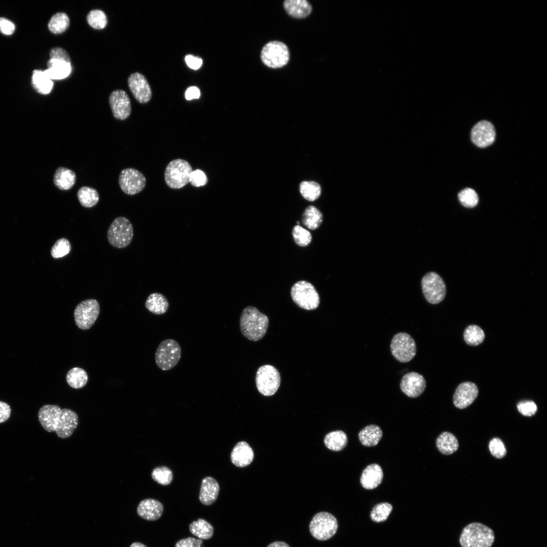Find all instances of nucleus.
Instances as JSON below:
<instances>
[{"label": "nucleus", "instance_id": "473e14b6", "mask_svg": "<svg viewBox=\"0 0 547 547\" xmlns=\"http://www.w3.org/2000/svg\"><path fill=\"white\" fill-rule=\"evenodd\" d=\"M190 532L201 539L211 538L214 533L212 525L203 519L192 522L189 526Z\"/></svg>", "mask_w": 547, "mask_h": 547}, {"label": "nucleus", "instance_id": "9b49d317", "mask_svg": "<svg viewBox=\"0 0 547 547\" xmlns=\"http://www.w3.org/2000/svg\"><path fill=\"white\" fill-rule=\"evenodd\" d=\"M390 347L392 355L401 363L410 361L416 353L414 340L405 332H400L395 335L392 339Z\"/></svg>", "mask_w": 547, "mask_h": 547}, {"label": "nucleus", "instance_id": "13d9d810", "mask_svg": "<svg viewBox=\"0 0 547 547\" xmlns=\"http://www.w3.org/2000/svg\"><path fill=\"white\" fill-rule=\"evenodd\" d=\"M297 225H299V221H297Z\"/></svg>", "mask_w": 547, "mask_h": 547}, {"label": "nucleus", "instance_id": "7c9ffc66", "mask_svg": "<svg viewBox=\"0 0 547 547\" xmlns=\"http://www.w3.org/2000/svg\"><path fill=\"white\" fill-rule=\"evenodd\" d=\"M321 212L314 206H308L304 210L302 217L303 224L311 230L317 229L323 222Z\"/></svg>", "mask_w": 547, "mask_h": 547}, {"label": "nucleus", "instance_id": "7ed1b4c3", "mask_svg": "<svg viewBox=\"0 0 547 547\" xmlns=\"http://www.w3.org/2000/svg\"><path fill=\"white\" fill-rule=\"evenodd\" d=\"M494 540L493 530L479 523H472L465 526L459 538L461 547H491Z\"/></svg>", "mask_w": 547, "mask_h": 547}, {"label": "nucleus", "instance_id": "20e7f679", "mask_svg": "<svg viewBox=\"0 0 547 547\" xmlns=\"http://www.w3.org/2000/svg\"><path fill=\"white\" fill-rule=\"evenodd\" d=\"M260 58L262 63L269 68H282L288 63L290 59L288 47L282 42H269L262 48Z\"/></svg>", "mask_w": 547, "mask_h": 547}, {"label": "nucleus", "instance_id": "de8ad7c7", "mask_svg": "<svg viewBox=\"0 0 547 547\" xmlns=\"http://www.w3.org/2000/svg\"><path fill=\"white\" fill-rule=\"evenodd\" d=\"M208 179L205 173L200 169L192 170L189 179L191 184L196 187L202 186L207 183Z\"/></svg>", "mask_w": 547, "mask_h": 547}, {"label": "nucleus", "instance_id": "49530a36", "mask_svg": "<svg viewBox=\"0 0 547 547\" xmlns=\"http://www.w3.org/2000/svg\"><path fill=\"white\" fill-rule=\"evenodd\" d=\"M517 408L520 413L526 416H531L537 411V406L532 401H524L519 402Z\"/></svg>", "mask_w": 547, "mask_h": 547}, {"label": "nucleus", "instance_id": "8fccbe9b", "mask_svg": "<svg viewBox=\"0 0 547 547\" xmlns=\"http://www.w3.org/2000/svg\"><path fill=\"white\" fill-rule=\"evenodd\" d=\"M202 543L203 540L201 539L189 537L177 541L175 547H201Z\"/></svg>", "mask_w": 547, "mask_h": 547}, {"label": "nucleus", "instance_id": "39448f33", "mask_svg": "<svg viewBox=\"0 0 547 547\" xmlns=\"http://www.w3.org/2000/svg\"><path fill=\"white\" fill-rule=\"evenodd\" d=\"M133 235V227L131 222L126 217H118L110 225L107 238L111 246L124 248L131 243Z\"/></svg>", "mask_w": 547, "mask_h": 547}, {"label": "nucleus", "instance_id": "cd10ccee", "mask_svg": "<svg viewBox=\"0 0 547 547\" xmlns=\"http://www.w3.org/2000/svg\"><path fill=\"white\" fill-rule=\"evenodd\" d=\"M146 308L155 315H163L169 308V302L164 295L160 293L150 294L146 300Z\"/></svg>", "mask_w": 547, "mask_h": 547}, {"label": "nucleus", "instance_id": "f3484780", "mask_svg": "<svg viewBox=\"0 0 547 547\" xmlns=\"http://www.w3.org/2000/svg\"><path fill=\"white\" fill-rule=\"evenodd\" d=\"M128 85L133 95L139 103H145L150 100L151 90L143 74L139 72L132 73L128 79Z\"/></svg>", "mask_w": 547, "mask_h": 547}, {"label": "nucleus", "instance_id": "f257e3e1", "mask_svg": "<svg viewBox=\"0 0 547 547\" xmlns=\"http://www.w3.org/2000/svg\"><path fill=\"white\" fill-rule=\"evenodd\" d=\"M40 422L48 432H56L62 439L69 437L77 426L79 417L73 410L56 405H45L38 412Z\"/></svg>", "mask_w": 547, "mask_h": 547}, {"label": "nucleus", "instance_id": "4468645a", "mask_svg": "<svg viewBox=\"0 0 547 547\" xmlns=\"http://www.w3.org/2000/svg\"><path fill=\"white\" fill-rule=\"evenodd\" d=\"M119 183L124 193L134 195L144 189L146 179L139 171L129 168L122 170L119 177Z\"/></svg>", "mask_w": 547, "mask_h": 547}, {"label": "nucleus", "instance_id": "37998d69", "mask_svg": "<svg viewBox=\"0 0 547 547\" xmlns=\"http://www.w3.org/2000/svg\"><path fill=\"white\" fill-rule=\"evenodd\" d=\"M71 246L69 240L66 238L58 239L52 247L51 254L54 258H59L69 254Z\"/></svg>", "mask_w": 547, "mask_h": 547}, {"label": "nucleus", "instance_id": "ea45409f", "mask_svg": "<svg viewBox=\"0 0 547 547\" xmlns=\"http://www.w3.org/2000/svg\"><path fill=\"white\" fill-rule=\"evenodd\" d=\"M86 18L88 24L95 29H103L107 24V16L101 10L94 9L90 11Z\"/></svg>", "mask_w": 547, "mask_h": 547}, {"label": "nucleus", "instance_id": "f03ea898", "mask_svg": "<svg viewBox=\"0 0 547 547\" xmlns=\"http://www.w3.org/2000/svg\"><path fill=\"white\" fill-rule=\"evenodd\" d=\"M267 316L252 306L245 307L240 319L242 334L251 341L259 340L266 334L268 326Z\"/></svg>", "mask_w": 547, "mask_h": 547}, {"label": "nucleus", "instance_id": "a878e982", "mask_svg": "<svg viewBox=\"0 0 547 547\" xmlns=\"http://www.w3.org/2000/svg\"><path fill=\"white\" fill-rule=\"evenodd\" d=\"M76 181V174L72 170L63 167L57 168L54 173L53 182L60 190H67L71 188Z\"/></svg>", "mask_w": 547, "mask_h": 547}, {"label": "nucleus", "instance_id": "2eb2a0df", "mask_svg": "<svg viewBox=\"0 0 547 547\" xmlns=\"http://www.w3.org/2000/svg\"><path fill=\"white\" fill-rule=\"evenodd\" d=\"M109 103L113 116L119 120L127 119L131 112L130 99L123 90L112 91L109 96Z\"/></svg>", "mask_w": 547, "mask_h": 547}, {"label": "nucleus", "instance_id": "0eeeda50", "mask_svg": "<svg viewBox=\"0 0 547 547\" xmlns=\"http://www.w3.org/2000/svg\"><path fill=\"white\" fill-rule=\"evenodd\" d=\"M181 356V347L176 340L168 339L162 341L155 354L157 366L162 370L173 368L179 362Z\"/></svg>", "mask_w": 547, "mask_h": 547}, {"label": "nucleus", "instance_id": "c85d7f7f", "mask_svg": "<svg viewBox=\"0 0 547 547\" xmlns=\"http://www.w3.org/2000/svg\"><path fill=\"white\" fill-rule=\"evenodd\" d=\"M436 446L442 454L450 455L457 450L458 442L454 435L449 432H445L441 434L437 438Z\"/></svg>", "mask_w": 547, "mask_h": 547}, {"label": "nucleus", "instance_id": "a211bd4d", "mask_svg": "<svg viewBox=\"0 0 547 547\" xmlns=\"http://www.w3.org/2000/svg\"><path fill=\"white\" fill-rule=\"evenodd\" d=\"M401 390L410 398L420 396L426 388V381L421 374L411 372L405 374L402 378L400 384Z\"/></svg>", "mask_w": 547, "mask_h": 547}, {"label": "nucleus", "instance_id": "6ab92c4d", "mask_svg": "<svg viewBox=\"0 0 547 547\" xmlns=\"http://www.w3.org/2000/svg\"><path fill=\"white\" fill-rule=\"evenodd\" d=\"M477 385L471 382L460 384L453 396V403L459 409H464L470 405L478 395Z\"/></svg>", "mask_w": 547, "mask_h": 547}, {"label": "nucleus", "instance_id": "864d4df0", "mask_svg": "<svg viewBox=\"0 0 547 547\" xmlns=\"http://www.w3.org/2000/svg\"><path fill=\"white\" fill-rule=\"evenodd\" d=\"M11 413L10 406L6 403L0 401V423L6 421Z\"/></svg>", "mask_w": 547, "mask_h": 547}, {"label": "nucleus", "instance_id": "5fc2aeb1", "mask_svg": "<svg viewBox=\"0 0 547 547\" xmlns=\"http://www.w3.org/2000/svg\"><path fill=\"white\" fill-rule=\"evenodd\" d=\"M200 96V91L199 88L195 86L188 88L185 93V97L187 100L193 99H198Z\"/></svg>", "mask_w": 547, "mask_h": 547}, {"label": "nucleus", "instance_id": "423d86ee", "mask_svg": "<svg viewBox=\"0 0 547 547\" xmlns=\"http://www.w3.org/2000/svg\"><path fill=\"white\" fill-rule=\"evenodd\" d=\"M293 301L300 308L313 310L319 305L320 298L315 287L310 283L299 281L295 283L291 289Z\"/></svg>", "mask_w": 547, "mask_h": 547}, {"label": "nucleus", "instance_id": "c03bdc74", "mask_svg": "<svg viewBox=\"0 0 547 547\" xmlns=\"http://www.w3.org/2000/svg\"><path fill=\"white\" fill-rule=\"evenodd\" d=\"M458 197L460 203L467 208L475 207L479 201L477 192L471 188H466L460 191Z\"/></svg>", "mask_w": 547, "mask_h": 547}, {"label": "nucleus", "instance_id": "f8f14e48", "mask_svg": "<svg viewBox=\"0 0 547 547\" xmlns=\"http://www.w3.org/2000/svg\"><path fill=\"white\" fill-rule=\"evenodd\" d=\"M100 312L98 302L94 299L82 301L76 306L74 318L76 326L82 330L89 329L97 320Z\"/></svg>", "mask_w": 547, "mask_h": 547}, {"label": "nucleus", "instance_id": "6e6552de", "mask_svg": "<svg viewBox=\"0 0 547 547\" xmlns=\"http://www.w3.org/2000/svg\"><path fill=\"white\" fill-rule=\"evenodd\" d=\"M192 171L190 165L186 161L179 159L174 160L166 168V183L171 188H181L189 182Z\"/></svg>", "mask_w": 547, "mask_h": 547}, {"label": "nucleus", "instance_id": "72a5a7b5", "mask_svg": "<svg viewBox=\"0 0 547 547\" xmlns=\"http://www.w3.org/2000/svg\"><path fill=\"white\" fill-rule=\"evenodd\" d=\"M70 20L68 16L63 12H58L53 15L48 23V28L53 33L60 34L69 27Z\"/></svg>", "mask_w": 547, "mask_h": 547}, {"label": "nucleus", "instance_id": "9d476101", "mask_svg": "<svg viewBox=\"0 0 547 547\" xmlns=\"http://www.w3.org/2000/svg\"><path fill=\"white\" fill-rule=\"evenodd\" d=\"M255 381L260 393L265 396H271L276 393L280 387L281 377L276 368L271 365H265L258 368Z\"/></svg>", "mask_w": 547, "mask_h": 547}, {"label": "nucleus", "instance_id": "1a4fd4ad", "mask_svg": "<svg viewBox=\"0 0 547 547\" xmlns=\"http://www.w3.org/2000/svg\"><path fill=\"white\" fill-rule=\"evenodd\" d=\"M338 526L337 520L333 515L328 512H321L314 516L310 522L309 528L314 538L324 541L334 536Z\"/></svg>", "mask_w": 547, "mask_h": 547}, {"label": "nucleus", "instance_id": "2f4dec72", "mask_svg": "<svg viewBox=\"0 0 547 547\" xmlns=\"http://www.w3.org/2000/svg\"><path fill=\"white\" fill-rule=\"evenodd\" d=\"M326 447L332 451L342 450L347 443V437L344 432L338 430L327 434L324 439Z\"/></svg>", "mask_w": 547, "mask_h": 547}, {"label": "nucleus", "instance_id": "4d7b16f0", "mask_svg": "<svg viewBox=\"0 0 547 547\" xmlns=\"http://www.w3.org/2000/svg\"><path fill=\"white\" fill-rule=\"evenodd\" d=\"M130 547H147V546L146 545H145L144 544H142V543L136 542L133 543L130 545Z\"/></svg>", "mask_w": 547, "mask_h": 547}, {"label": "nucleus", "instance_id": "a18cd8bd", "mask_svg": "<svg viewBox=\"0 0 547 547\" xmlns=\"http://www.w3.org/2000/svg\"><path fill=\"white\" fill-rule=\"evenodd\" d=\"M489 448L491 454L497 458L503 457L506 453V450L502 441L499 438L492 439L489 444Z\"/></svg>", "mask_w": 547, "mask_h": 547}, {"label": "nucleus", "instance_id": "a19ab883", "mask_svg": "<svg viewBox=\"0 0 547 547\" xmlns=\"http://www.w3.org/2000/svg\"><path fill=\"white\" fill-rule=\"evenodd\" d=\"M152 479L162 485L170 484L173 479V473L170 469L166 466L157 467L151 473Z\"/></svg>", "mask_w": 547, "mask_h": 547}, {"label": "nucleus", "instance_id": "c9c22d12", "mask_svg": "<svg viewBox=\"0 0 547 547\" xmlns=\"http://www.w3.org/2000/svg\"><path fill=\"white\" fill-rule=\"evenodd\" d=\"M77 196L81 205L86 208L94 207L99 200L97 191L89 186L81 187L77 192Z\"/></svg>", "mask_w": 547, "mask_h": 547}, {"label": "nucleus", "instance_id": "ddd939ff", "mask_svg": "<svg viewBox=\"0 0 547 547\" xmlns=\"http://www.w3.org/2000/svg\"><path fill=\"white\" fill-rule=\"evenodd\" d=\"M422 292L426 300L431 304L441 302L446 295V286L441 277L435 272H429L421 280Z\"/></svg>", "mask_w": 547, "mask_h": 547}, {"label": "nucleus", "instance_id": "79ce46f5", "mask_svg": "<svg viewBox=\"0 0 547 547\" xmlns=\"http://www.w3.org/2000/svg\"><path fill=\"white\" fill-rule=\"evenodd\" d=\"M292 236L296 244L299 246H307L311 242V233L299 225H295L292 229Z\"/></svg>", "mask_w": 547, "mask_h": 547}, {"label": "nucleus", "instance_id": "09e8293b", "mask_svg": "<svg viewBox=\"0 0 547 547\" xmlns=\"http://www.w3.org/2000/svg\"><path fill=\"white\" fill-rule=\"evenodd\" d=\"M51 59L65 61L71 63V59L67 52L61 47H55L51 49L50 51Z\"/></svg>", "mask_w": 547, "mask_h": 547}, {"label": "nucleus", "instance_id": "5701e85b", "mask_svg": "<svg viewBox=\"0 0 547 547\" xmlns=\"http://www.w3.org/2000/svg\"><path fill=\"white\" fill-rule=\"evenodd\" d=\"M219 492V486L217 481L212 477H205L202 482L199 499L204 505H211L216 500Z\"/></svg>", "mask_w": 547, "mask_h": 547}, {"label": "nucleus", "instance_id": "4be33fe9", "mask_svg": "<svg viewBox=\"0 0 547 547\" xmlns=\"http://www.w3.org/2000/svg\"><path fill=\"white\" fill-rule=\"evenodd\" d=\"M383 479V472L381 466L373 463L368 465L363 471L360 482L362 487L366 489H375L381 483Z\"/></svg>", "mask_w": 547, "mask_h": 547}, {"label": "nucleus", "instance_id": "3c124183", "mask_svg": "<svg viewBox=\"0 0 547 547\" xmlns=\"http://www.w3.org/2000/svg\"><path fill=\"white\" fill-rule=\"evenodd\" d=\"M15 29L13 22L5 18H0V31L5 35L12 34Z\"/></svg>", "mask_w": 547, "mask_h": 547}, {"label": "nucleus", "instance_id": "f704fd0d", "mask_svg": "<svg viewBox=\"0 0 547 547\" xmlns=\"http://www.w3.org/2000/svg\"><path fill=\"white\" fill-rule=\"evenodd\" d=\"M66 379L70 386L79 389L85 386L88 382V376L83 369L74 367L67 372Z\"/></svg>", "mask_w": 547, "mask_h": 547}, {"label": "nucleus", "instance_id": "393cba45", "mask_svg": "<svg viewBox=\"0 0 547 547\" xmlns=\"http://www.w3.org/2000/svg\"><path fill=\"white\" fill-rule=\"evenodd\" d=\"M47 67L45 72L52 80L66 78L72 70L71 63L55 59L50 58L48 61Z\"/></svg>", "mask_w": 547, "mask_h": 547}, {"label": "nucleus", "instance_id": "c756f323", "mask_svg": "<svg viewBox=\"0 0 547 547\" xmlns=\"http://www.w3.org/2000/svg\"><path fill=\"white\" fill-rule=\"evenodd\" d=\"M32 83L36 91L42 94L50 93L53 87V82L47 75L45 71L35 70L33 71Z\"/></svg>", "mask_w": 547, "mask_h": 547}, {"label": "nucleus", "instance_id": "58836bf2", "mask_svg": "<svg viewBox=\"0 0 547 547\" xmlns=\"http://www.w3.org/2000/svg\"><path fill=\"white\" fill-rule=\"evenodd\" d=\"M393 510V506L388 502L376 504L370 512V518L374 522L381 523L387 520Z\"/></svg>", "mask_w": 547, "mask_h": 547}, {"label": "nucleus", "instance_id": "bb28decb", "mask_svg": "<svg viewBox=\"0 0 547 547\" xmlns=\"http://www.w3.org/2000/svg\"><path fill=\"white\" fill-rule=\"evenodd\" d=\"M382 436V430L379 426L374 424L366 426L358 434L361 443L366 447L376 446L381 439Z\"/></svg>", "mask_w": 547, "mask_h": 547}, {"label": "nucleus", "instance_id": "b1692460", "mask_svg": "<svg viewBox=\"0 0 547 547\" xmlns=\"http://www.w3.org/2000/svg\"><path fill=\"white\" fill-rule=\"evenodd\" d=\"M283 6L289 15L297 19L307 17L312 11L311 4L306 0H286Z\"/></svg>", "mask_w": 547, "mask_h": 547}, {"label": "nucleus", "instance_id": "e433bc0d", "mask_svg": "<svg viewBox=\"0 0 547 547\" xmlns=\"http://www.w3.org/2000/svg\"><path fill=\"white\" fill-rule=\"evenodd\" d=\"M300 192L306 200L312 202L316 200L321 193L320 185L313 181H303L299 185Z\"/></svg>", "mask_w": 547, "mask_h": 547}, {"label": "nucleus", "instance_id": "dca6fc26", "mask_svg": "<svg viewBox=\"0 0 547 547\" xmlns=\"http://www.w3.org/2000/svg\"><path fill=\"white\" fill-rule=\"evenodd\" d=\"M495 136L494 126L487 121L478 122L471 131L472 142L480 148H485L492 144L495 140Z\"/></svg>", "mask_w": 547, "mask_h": 547}, {"label": "nucleus", "instance_id": "412c9836", "mask_svg": "<svg viewBox=\"0 0 547 547\" xmlns=\"http://www.w3.org/2000/svg\"><path fill=\"white\" fill-rule=\"evenodd\" d=\"M230 458L232 463L238 467H243L249 465L254 458V452L246 442L238 443L232 449Z\"/></svg>", "mask_w": 547, "mask_h": 547}, {"label": "nucleus", "instance_id": "603ef678", "mask_svg": "<svg viewBox=\"0 0 547 547\" xmlns=\"http://www.w3.org/2000/svg\"><path fill=\"white\" fill-rule=\"evenodd\" d=\"M185 61L189 68L194 70L200 68L203 64V60L201 58L191 55H186Z\"/></svg>", "mask_w": 547, "mask_h": 547}, {"label": "nucleus", "instance_id": "aec40b11", "mask_svg": "<svg viewBox=\"0 0 547 547\" xmlns=\"http://www.w3.org/2000/svg\"><path fill=\"white\" fill-rule=\"evenodd\" d=\"M137 512L142 518L148 521H155L162 515L163 506L159 501L147 498L142 500L138 505Z\"/></svg>", "mask_w": 547, "mask_h": 547}, {"label": "nucleus", "instance_id": "6e6d98bb", "mask_svg": "<svg viewBox=\"0 0 547 547\" xmlns=\"http://www.w3.org/2000/svg\"><path fill=\"white\" fill-rule=\"evenodd\" d=\"M267 547H290L287 543L283 541H275L269 544Z\"/></svg>", "mask_w": 547, "mask_h": 547}, {"label": "nucleus", "instance_id": "4c0bfd02", "mask_svg": "<svg viewBox=\"0 0 547 547\" xmlns=\"http://www.w3.org/2000/svg\"><path fill=\"white\" fill-rule=\"evenodd\" d=\"M463 337L467 344L475 346L480 344L483 341L485 338V334L483 330L479 326L470 325L465 329Z\"/></svg>", "mask_w": 547, "mask_h": 547}]
</instances>
